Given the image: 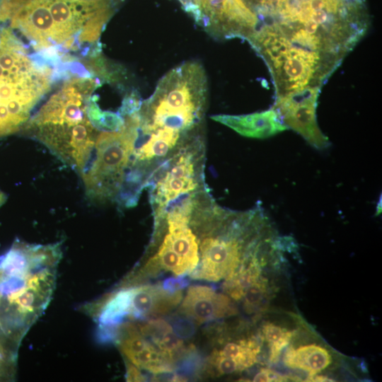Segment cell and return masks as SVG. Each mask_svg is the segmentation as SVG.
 I'll list each match as a JSON object with an SVG mask.
<instances>
[{
  "label": "cell",
  "mask_w": 382,
  "mask_h": 382,
  "mask_svg": "<svg viewBox=\"0 0 382 382\" xmlns=\"http://www.w3.org/2000/svg\"><path fill=\"white\" fill-rule=\"evenodd\" d=\"M212 119L250 138L265 139L288 129L273 108L248 115H216Z\"/></svg>",
  "instance_id": "12"
},
{
  "label": "cell",
  "mask_w": 382,
  "mask_h": 382,
  "mask_svg": "<svg viewBox=\"0 0 382 382\" xmlns=\"http://www.w3.org/2000/svg\"><path fill=\"white\" fill-rule=\"evenodd\" d=\"M129 313L132 318L165 315L179 304L182 291H170L163 286L147 285L132 288Z\"/></svg>",
  "instance_id": "13"
},
{
  "label": "cell",
  "mask_w": 382,
  "mask_h": 382,
  "mask_svg": "<svg viewBox=\"0 0 382 382\" xmlns=\"http://www.w3.org/2000/svg\"><path fill=\"white\" fill-rule=\"evenodd\" d=\"M219 352L232 359L237 364L239 371L252 366L260 351L257 342L253 339L241 340L238 342L227 343Z\"/></svg>",
  "instance_id": "19"
},
{
  "label": "cell",
  "mask_w": 382,
  "mask_h": 382,
  "mask_svg": "<svg viewBox=\"0 0 382 382\" xmlns=\"http://www.w3.org/2000/svg\"><path fill=\"white\" fill-rule=\"evenodd\" d=\"M14 361L6 358L0 354V379L7 378L9 375V370L13 368Z\"/></svg>",
  "instance_id": "26"
},
{
  "label": "cell",
  "mask_w": 382,
  "mask_h": 382,
  "mask_svg": "<svg viewBox=\"0 0 382 382\" xmlns=\"http://www.w3.org/2000/svg\"><path fill=\"white\" fill-rule=\"evenodd\" d=\"M142 332L152 340L158 349L173 359L175 354L183 348V341L176 335L172 327L163 320L157 319L147 322L142 326Z\"/></svg>",
  "instance_id": "16"
},
{
  "label": "cell",
  "mask_w": 382,
  "mask_h": 382,
  "mask_svg": "<svg viewBox=\"0 0 382 382\" xmlns=\"http://www.w3.org/2000/svg\"><path fill=\"white\" fill-rule=\"evenodd\" d=\"M260 275V266L256 257L253 256L239 268L238 271L226 279L224 289L233 299L239 300L243 298L246 289Z\"/></svg>",
  "instance_id": "18"
},
{
  "label": "cell",
  "mask_w": 382,
  "mask_h": 382,
  "mask_svg": "<svg viewBox=\"0 0 382 382\" xmlns=\"http://www.w3.org/2000/svg\"><path fill=\"white\" fill-rule=\"evenodd\" d=\"M99 86V79L91 76L69 78L21 130L79 175L91 158L100 132L89 117L93 93Z\"/></svg>",
  "instance_id": "3"
},
{
  "label": "cell",
  "mask_w": 382,
  "mask_h": 382,
  "mask_svg": "<svg viewBox=\"0 0 382 382\" xmlns=\"http://www.w3.org/2000/svg\"><path fill=\"white\" fill-rule=\"evenodd\" d=\"M207 93V74L199 62L187 61L177 66L141 102L138 110L140 132L148 134L164 129L183 134L191 132L203 117Z\"/></svg>",
  "instance_id": "5"
},
{
  "label": "cell",
  "mask_w": 382,
  "mask_h": 382,
  "mask_svg": "<svg viewBox=\"0 0 382 382\" xmlns=\"http://www.w3.org/2000/svg\"><path fill=\"white\" fill-rule=\"evenodd\" d=\"M191 323L190 320L185 319L178 320L174 325V332L179 337H190L194 331V327Z\"/></svg>",
  "instance_id": "23"
},
{
  "label": "cell",
  "mask_w": 382,
  "mask_h": 382,
  "mask_svg": "<svg viewBox=\"0 0 382 382\" xmlns=\"http://www.w3.org/2000/svg\"><path fill=\"white\" fill-rule=\"evenodd\" d=\"M263 333L270 346L277 344L288 345L292 333L273 323H267L263 327Z\"/></svg>",
  "instance_id": "22"
},
{
  "label": "cell",
  "mask_w": 382,
  "mask_h": 382,
  "mask_svg": "<svg viewBox=\"0 0 382 382\" xmlns=\"http://www.w3.org/2000/svg\"><path fill=\"white\" fill-rule=\"evenodd\" d=\"M193 3L187 12L214 37L248 40L258 25L257 15L244 0H194Z\"/></svg>",
  "instance_id": "8"
},
{
  "label": "cell",
  "mask_w": 382,
  "mask_h": 382,
  "mask_svg": "<svg viewBox=\"0 0 382 382\" xmlns=\"http://www.w3.org/2000/svg\"><path fill=\"white\" fill-rule=\"evenodd\" d=\"M6 199V195L0 190V207L5 203Z\"/></svg>",
  "instance_id": "28"
},
{
  "label": "cell",
  "mask_w": 382,
  "mask_h": 382,
  "mask_svg": "<svg viewBox=\"0 0 382 382\" xmlns=\"http://www.w3.org/2000/svg\"><path fill=\"white\" fill-rule=\"evenodd\" d=\"M145 377L140 373L138 368L132 364H128L127 371V381H144Z\"/></svg>",
  "instance_id": "25"
},
{
  "label": "cell",
  "mask_w": 382,
  "mask_h": 382,
  "mask_svg": "<svg viewBox=\"0 0 382 382\" xmlns=\"http://www.w3.org/2000/svg\"><path fill=\"white\" fill-rule=\"evenodd\" d=\"M209 364L218 374H228L239 371L235 361L221 354L216 349L210 356Z\"/></svg>",
  "instance_id": "21"
},
{
  "label": "cell",
  "mask_w": 382,
  "mask_h": 382,
  "mask_svg": "<svg viewBox=\"0 0 382 382\" xmlns=\"http://www.w3.org/2000/svg\"><path fill=\"white\" fill-rule=\"evenodd\" d=\"M253 381H268V377L265 369H261L253 378Z\"/></svg>",
  "instance_id": "27"
},
{
  "label": "cell",
  "mask_w": 382,
  "mask_h": 382,
  "mask_svg": "<svg viewBox=\"0 0 382 382\" xmlns=\"http://www.w3.org/2000/svg\"><path fill=\"white\" fill-rule=\"evenodd\" d=\"M320 88L310 86L276 97L272 108L278 112L287 128L301 135L314 148L324 149L330 143L317 122L316 108Z\"/></svg>",
  "instance_id": "9"
},
{
  "label": "cell",
  "mask_w": 382,
  "mask_h": 382,
  "mask_svg": "<svg viewBox=\"0 0 382 382\" xmlns=\"http://www.w3.org/2000/svg\"><path fill=\"white\" fill-rule=\"evenodd\" d=\"M132 291V288L121 289L105 301L98 317L103 328L116 325L128 316Z\"/></svg>",
  "instance_id": "17"
},
{
  "label": "cell",
  "mask_w": 382,
  "mask_h": 382,
  "mask_svg": "<svg viewBox=\"0 0 382 382\" xmlns=\"http://www.w3.org/2000/svg\"><path fill=\"white\" fill-rule=\"evenodd\" d=\"M194 148L184 151L170 158L163 174L156 180L151 191V202L156 214L162 212L180 197L191 195L199 185L196 154Z\"/></svg>",
  "instance_id": "10"
},
{
  "label": "cell",
  "mask_w": 382,
  "mask_h": 382,
  "mask_svg": "<svg viewBox=\"0 0 382 382\" xmlns=\"http://www.w3.org/2000/svg\"><path fill=\"white\" fill-rule=\"evenodd\" d=\"M167 225L168 233L162 243L178 255L189 272L195 270L199 260L196 236L188 227V224Z\"/></svg>",
  "instance_id": "14"
},
{
  "label": "cell",
  "mask_w": 382,
  "mask_h": 382,
  "mask_svg": "<svg viewBox=\"0 0 382 382\" xmlns=\"http://www.w3.org/2000/svg\"><path fill=\"white\" fill-rule=\"evenodd\" d=\"M123 127L100 130L91 158L80 174L87 197L95 202L120 203L138 136L137 112L125 115Z\"/></svg>",
  "instance_id": "6"
},
{
  "label": "cell",
  "mask_w": 382,
  "mask_h": 382,
  "mask_svg": "<svg viewBox=\"0 0 382 382\" xmlns=\"http://www.w3.org/2000/svg\"><path fill=\"white\" fill-rule=\"evenodd\" d=\"M260 18L291 46L318 55L332 71L369 26L363 0H272Z\"/></svg>",
  "instance_id": "2"
},
{
  "label": "cell",
  "mask_w": 382,
  "mask_h": 382,
  "mask_svg": "<svg viewBox=\"0 0 382 382\" xmlns=\"http://www.w3.org/2000/svg\"><path fill=\"white\" fill-rule=\"evenodd\" d=\"M267 283L265 279L258 278L251 284L243 294V308L248 313L258 310L266 297Z\"/></svg>",
  "instance_id": "20"
},
{
  "label": "cell",
  "mask_w": 382,
  "mask_h": 382,
  "mask_svg": "<svg viewBox=\"0 0 382 382\" xmlns=\"http://www.w3.org/2000/svg\"><path fill=\"white\" fill-rule=\"evenodd\" d=\"M255 50L270 67L277 97L310 86L320 87L330 76L318 56L289 45L282 37H266Z\"/></svg>",
  "instance_id": "7"
},
{
  "label": "cell",
  "mask_w": 382,
  "mask_h": 382,
  "mask_svg": "<svg viewBox=\"0 0 382 382\" xmlns=\"http://www.w3.org/2000/svg\"><path fill=\"white\" fill-rule=\"evenodd\" d=\"M284 361L289 368L299 369L313 376L330 365L331 357L326 349L309 345L298 349L289 347L285 352Z\"/></svg>",
  "instance_id": "15"
},
{
  "label": "cell",
  "mask_w": 382,
  "mask_h": 382,
  "mask_svg": "<svg viewBox=\"0 0 382 382\" xmlns=\"http://www.w3.org/2000/svg\"><path fill=\"white\" fill-rule=\"evenodd\" d=\"M187 284L185 279L171 278L163 282V287L168 291H175L185 287Z\"/></svg>",
  "instance_id": "24"
},
{
  "label": "cell",
  "mask_w": 382,
  "mask_h": 382,
  "mask_svg": "<svg viewBox=\"0 0 382 382\" xmlns=\"http://www.w3.org/2000/svg\"><path fill=\"white\" fill-rule=\"evenodd\" d=\"M114 8L112 0H0V25L65 76L83 68V57H100L99 39Z\"/></svg>",
  "instance_id": "1"
},
{
  "label": "cell",
  "mask_w": 382,
  "mask_h": 382,
  "mask_svg": "<svg viewBox=\"0 0 382 382\" xmlns=\"http://www.w3.org/2000/svg\"><path fill=\"white\" fill-rule=\"evenodd\" d=\"M55 79L52 67L0 25V138L22 130Z\"/></svg>",
  "instance_id": "4"
},
{
  "label": "cell",
  "mask_w": 382,
  "mask_h": 382,
  "mask_svg": "<svg viewBox=\"0 0 382 382\" xmlns=\"http://www.w3.org/2000/svg\"><path fill=\"white\" fill-rule=\"evenodd\" d=\"M180 312L199 323L233 316L236 309L230 299L207 286H190Z\"/></svg>",
  "instance_id": "11"
}]
</instances>
